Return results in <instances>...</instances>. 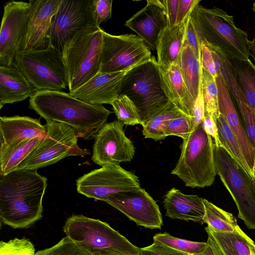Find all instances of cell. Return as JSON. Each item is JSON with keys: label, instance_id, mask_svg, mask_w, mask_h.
Masks as SVG:
<instances>
[{"label": "cell", "instance_id": "6da1fadb", "mask_svg": "<svg viewBox=\"0 0 255 255\" xmlns=\"http://www.w3.org/2000/svg\"><path fill=\"white\" fill-rule=\"evenodd\" d=\"M47 179L35 169L15 170L0 179V218L14 229L27 228L42 218Z\"/></svg>", "mask_w": 255, "mask_h": 255}, {"label": "cell", "instance_id": "7a4b0ae2", "mask_svg": "<svg viewBox=\"0 0 255 255\" xmlns=\"http://www.w3.org/2000/svg\"><path fill=\"white\" fill-rule=\"evenodd\" d=\"M29 107L46 122L69 126L85 139L95 137L111 114L102 105L86 103L62 91H37Z\"/></svg>", "mask_w": 255, "mask_h": 255}, {"label": "cell", "instance_id": "3957f363", "mask_svg": "<svg viewBox=\"0 0 255 255\" xmlns=\"http://www.w3.org/2000/svg\"><path fill=\"white\" fill-rule=\"evenodd\" d=\"M190 17L200 43H206L230 59H249L248 34L236 26L232 15L215 6L209 8L198 5Z\"/></svg>", "mask_w": 255, "mask_h": 255}, {"label": "cell", "instance_id": "277c9868", "mask_svg": "<svg viewBox=\"0 0 255 255\" xmlns=\"http://www.w3.org/2000/svg\"><path fill=\"white\" fill-rule=\"evenodd\" d=\"M178 161L171 174L186 186L204 188L212 185L217 175L214 142L204 130L202 123L183 139Z\"/></svg>", "mask_w": 255, "mask_h": 255}, {"label": "cell", "instance_id": "5b68a950", "mask_svg": "<svg viewBox=\"0 0 255 255\" xmlns=\"http://www.w3.org/2000/svg\"><path fill=\"white\" fill-rule=\"evenodd\" d=\"M103 31L100 26L91 25L78 32L65 44L62 55L69 92L99 72Z\"/></svg>", "mask_w": 255, "mask_h": 255}, {"label": "cell", "instance_id": "8992f818", "mask_svg": "<svg viewBox=\"0 0 255 255\" xmlns=\"http://www.w3.org/2000/svg\"><path fill=\"white\" fill-rule=\"evenodd\" d=\"M63 230L66 236L92 255L107 253L140 255V248L99 219L82 215H73L66 221Z\"/></svg>", "mask_w": 255, "mask_h": 255}, {"label": "cell", "instance_id": "52a82bcc", "mask_svg": "<svg viewBox=\"0 0 255 255\" xmlns=\"http://www.w3.org/2000/svg\"><path fill=\"white\" fill-rule=\"evenodd\" d=\"M121 95L127 96L135 105L141 126L166 107L170 101L161 85L154 56L126 74L121 87Z\"/></svg>", "mask_w": 255, "mask_h": 255}, {"label": "cell", "instance_id": "ba28073f", "mask_svg": "<svg viewBox=\"0 0 255 255\" xmlns=\"http://www.w3.org/2000/svg\"><path fill=\"white\" fill-rule=\"evenodd\" d=\"M217 174L235 202L238 217L255 229V175L246 170L222 145L214 144Z\"/></svg>", "mask_w": 255, "mask_h": 255}, {"label": "cell", "instance_id": "9c48e42d", "mask_svg": "<svg viewBox=\"0 0 255 255\" xmlns=\"http://www.w3.org/2000/svg\"><path fill=\"white\" fill-rule=\"evenodd\" d=\"M14 65L37 91H62L68 87L62 53L50 45L42 50L22 51Z\"/></svg>", "mask_w": 255, "mask_h": 255}, {"label": "cell", "instance_id": "30bf717a", "mask_svg": "<svg viewBox=\"0 0 255 255\" xmlns=\"http://www.w3.org/2000/svg\"><path fill=\"white\" fill-rule=\"evenodd\" d=\"M47 134L15 170L35 169L49 166L69 156L89 154L78 145L76 131L65 124L46 122Z\"/></svg>", "mask_w": 255, "mask_h": 255}, {"label": "cell", "instance_id": "8fae6325", "mask_svg": "<svg viewBox=\"0 0 255 255\" xmlns=\"http://www.w3.org/2000/svg\"><path fill=\"white\" fill-rule=\"evenodd\" d=\"M150 50L137 35H115L104 30L99 72H117L134 68L151 59Z\"/></svg>", "mask_w": 255, "mask_h": 255}, {"label": "cell", "instance_id": "7c38bea8", "mask_svg": "<svg viewBox=\"0 0 255 255\" xmlns=\"http://www.w3.org/2000/svg\"><path fill=\"white\" fill-rule=\"evenodd\" d=\"M91 25L99 26L93 0H61L52 19L50 45L62 53L66 42Z\"/></svg>", "mask_w": 255, "mask_h": 255}, {"label": "cell", "instance_id": "4fadbf2b", "mask_svg": "<svg viewBox=\"0 0 255 255\" xmlns=\"http://www.w3.org/2000/svg\"><path fill=\"white\" fill-rule=\"evenodd\" d=\"M76 186L78 193L105 201L115 193L140 188V184L134 173L120 165H109L83 175L77 179Z\"/></svg>", "mask_w": 255, "mask_h": 255}, {"label": "cell", "instance_id": "5bb4252c", "mask_svg": "<svg viewBox=\"0 0 255 255\" xmlns=\"http://www.w3.org/2000/svg\"><path fill=\"white\" fill-rule=\"evenodd\" d=\"M30 8L29 1L12 0L3 6L0 30V66L14 65L17 54L23 51Z\"/></svg>", "mask_w": 255, "mask_h": 255}, {"label": "cell", "instance_id": "9a60e30c", "mask_svg": "<svg viewBox=\"0 0 255 255\" xmlns=\"http://www.w3.org/2000/svg\"><path fill=\"white\" fill-rule=\"evenodd\" d=\"M125 124L119 121L106 123L95 137L92 159L101 166L120 165L121 162L130 161L135 148L126 135Z\"/></svg>", "mask_w": 255, "mask_h": 255}, {"label": "cell", "instance_id": "2e32d148", "mask_svg": "<svg viewBox=\"0 0 255 255\" xmlns=\"http://www.w3.org/2000/svg\"><path fill=\"white\" fill-rule=\"evenodd\" d=\"M105 202L125 215L137 226L161 229L162 215L156 202L143 188L120 192L107 197Z\"/></svg>", "mask_w": 255, "mask_h": 255}, {"label": "cell", "instance_id": "e0dca14e", "mask_svg": "<svg viewBox=\"0 0 255 255\" xmlns=\"http://www.w3.org/2000/svg\"><path fill=\"white\" fill-rule=\"evenodd\" d=\"M61 0H29L30 8L23 51L42 50L50 45L52 19Z\"/></svg>", "mask_w": 255, "mask_h": 255}, {"label": "cell", "instance_id": "ac0fdd59", "mask_svg": "<svg viewBox=\"0 0 255 255\" xmlns=\"http://www.w3.org/2000/svg\"><path fill=\"white\" fill-rule=\"evenodd\" d=\"M132 68L113 73L99 72L83 85L69 93L89 104L111 105L120 95L124 77Z\"/></svg>", "mask_w": 255, "mask_h": 255}, {"label": "cell", "instance_id": "d6986e66", "mask_svg": "<svg viewBox=\"0 0 255 255\" xmlns=\"http://www.w3.org/2000/svg\"><path fill=\"white\" fill-rule=\"evenodd\" d=\"M125 25L141 37L150 50H156L157 40L167 26L162 0H148L145 7L126 21Z\"/></svg>", "mask_w": 255, "mask_h": 255}, {"label": "cell", "instance_id": "ffe728a7", "mask_svg": "<svg viewBox=\"0 0 255 255\" xmlns=\"http://www.w3.org/2000/svg\"><path fill=\"white\" fill-rule=\"evenodd\" d=\"M216 82L220 114L224 118L237 136L247 164L252 173L255 175L254 171L255 150L249 139L230 91L222 75L216 78Z\"/></svg>", "mask_w": 255, "mask_h": 255}, {"label": "cell", "instance_id": "44dd1931", "mask_svg": "<svg viewBox=\"0 0 255 255\" xmlns=\"http://www.w3.org/2000/svg\"><path fill=\"white\" fill-rule=\"evenodd\" d=\"M46 134V127L39 119L19 116L0 118V146L17 144Z\"/></svg>", "mask_w": 255, "mask_h": 255}, {"label": "cell", "instance_id": "7402d4cb", "mask_svg": "<svg viewBox=\"0 0 255 255\" xmlns=\"http://www.w3.org/2000/svg\"><path fill=\"white\" fill-rule=\"evenodd\" d=\"M163 205L166 216L171 219L204 224L205 207L203 198L196 195L184 194L173 187L164 195Z\"/></svg>", "mask_w": 255, "mask_h": 255}, {"label": "cell", "instance_id": "603a6c76", "mask_svg": "<svg viewBox=\"0 0 255 255\" xmlns=\"http://www.w3.org/2000/svg\"><path fill=\"white\" fill-rule=\"evenodd\" d=\"M36 89L15 66H0V108L31 97Z\"/></svg>", "mask_w": 255, "mask_h": 255}, {"label": "cell", "instance_id": "cb8c5ba5", "mask_svg": "<svg viewBox=\"0 0 255 255\" xmlns=\"http://www.w3.org/2000/svg\"><path fill=\"white\" fill-rule=\"evenodd\" d=\"M161 85L168 99L181 112L192 118L194 104L187 91L178 64L167 68L157 62Z\"/></svg>", "mask_w": 255, "mask_h": 255}, {"label": "cell", "instance_id": "d4e9b609", "mask_svg": "<svg viewBox=\"0 0 255 255\" xmlns=\"http://www.w3.org/2000/svg\"><path fill=\"white\" fill-rule=\"evenodd\" d=\"M215 50L220 59L221 75L228 86L234 102L239 110L247 136L255 150V114L247 104L241 93L228 58L220 51Z\"/></svg>", "mask_w": 255, "mask_h": 255}, {"label": "cell", "instance_id": "484cf974", "mask_svg": "<svg viewBox=\"0 0 255 255\" xmlns=\"http://www.w3.org/2000/svg\"><path fill=\"white\" fill-rule=\"evenodd\" d=\"M188 19L172 28L165 27L159 35L156 60L162 67L167 68L177 61L184 43Z\"/></svg>", "mask_w": 255, "mask_h": 255}, {"label": "cell", "instance_id": "4316f807", "mask_svg": "<svg viewBox=\"0 0 255 255\" xmlns=\"http://www.w3.org/2000/svg\"><path fill=\"white\" fill-rule=\"evenodd\" d=\"M191 100L194 105L201 86L200 60L184 41L177 61Z\"/></svg>", "mask_w": 255, "mask_h": 255}, {"label": "cell", "instance_id": "83f0119b", "mask_svg": "<svg viewBox=\"0 0 255 255\" xmlns=\"http://www.w3.org/2000/svg\"><path fill=\"white\" fill-rule=\"evenodd\" d=\"M208 235L212 237L225 255H255V245L239 227L233 233H220L205 228Z\"/></svg>", "mask_w": 255, "mask_h": 255}, {"label": "cell", "instance_id": "f1b7e54d", "mask_svg": "<svg viewBox=\"0 0 255 255\" xmlns=\"http://www.w3.org/2000/svg\"><path fill=\"white\" fill-rule=\"evenodd\" d=\"M228 60L243 98L255 114V65L250 59Z\"/></svg>", "mask_w": 255, "mask_h": 255}, {"label": "cell", "instance_id": "f546056e", "mask_svg": "<svg viewBox=\"0 0 255 255\" xmlns=\"http://www.w3.org/2000/svg\"><path fill=\"white\" fill-rule=\"evenodd\" d=\"M45 136L36 137L9 146H0V176L15 170Z\"/></svg>", "mask_w": 255, "mask_h": 255}, {"label": "cell", "instance_id": "4dcf8cb0", "mask_svg": "<svg viewBox=\"0 0 255 255\" xmlns=\"http://www.w3.org/2000/svg\"><path fill=\"white\" fill-rule=\"evenodd\" d=\"M180 112H182L170 102L165 108L142 125V134L145 138L155 141L164 139L170 123Z\"/></svg>", "mask_w": 255, "mask_h": 255}, {"label": "cell", "instance_id": "1f68e13d", "mask_svg": "<svg viewBox=\"0 0 255 255\" xmlns=\"http://www.w3.org/2000/svg\"><path fill=\"white\" fill-rule=\"evenodd\" d=\"M203 202L205 207L203 222L211 229L220 233H233L240 227L236 217L232 213L204 198H203Z\"/></svg>", "mask_w": 255, "mask_h": 255}, {"label": "cell", "instance_id": "d6a6232c", "mask_svg": "<svg viewBox=\"0 0 255 255\" xmlns=\"http://www.w3.org/2000/svg\"><path fill=\"white\" fill-rule=\"evenodd\" d=\"M216 123L218 128V137L221 145L246 170L253 174L247 164L237 136L224 118L220 114L216 120Z\"/></svg>", "mask_w": 255, "mask_h": 255}, {"label": "cell", "instance_id": "836d02e7", "mask_svg": "<svg viewBox=\"0 0 255 255\" xmlns=\"http://www.w3.org/2000/svg\"><path fill=\"white\" fill-rule=\"evenodd\" d=\"M153 243L166 246L188 255H202L208 244L174 237L167 233H158L153 237Z\"/></svg>", "mask_w": 255, "mask_h": 255}, {"label": "cell", "instance_id": "e575fe53", "mask_svg": "<svg viewBox=\"0 0 255 255\" xmlns=\"http://www.w3.org/2000/svg\"><path fill=\"white\" fill-rule=\"evenodd\" d=\"M201 88L205 112L215 121L220 115L216 78L201 68Z\"/></svg>", "mask_w": 255, "mask_h": 255}, {"label": "cell", "instance_id": "d590c367", "mask_svg": "<svg viewBox=\"0 0 255 255\" xmlns=\"http://www.w3.org/2000/svg\"><path fill=\"white\" fill-rule=\"evenodd\" d=\"M111 105L118 120L127 125L140 124L137 108L127 96L120 95L113 101Z\"/></svg>", "mask_w": 255, "mask_h": 255}, {"label": "cell", "instance_id": "8d00e7d4", "mask_svg": "<svg viewBox=\"0 0 255 255\" xmlns=\"http://www.w3.org/2000/svg\"><path fill=\"white\" fill-rule=\"evenodd\" d=\"M35 255H92L75 244L67 236L62 238L56 245L42 250Z\"/></svg>", "mask_w": 255, "mask_h": 255}, {"label": "cell", "instance_id": "74e56055", "mask_svg": "<svg viewBox=\"0 0 255 255\" xmlns=\"http://www.w3.org/2000/svg\"><path fill=\"white\" fill-rule=\"evenodd\" d=\"M33 244L28 239L14 238L0 242V255H35Z\"/></svg>", "mask_w": 255, "mask_h": 255}, {"label": "cell", "instance_id": "f35d334b", "mask_svg": "<svg viewBox=\"0 0 255 255\" xmlns=\"http://www.w3.org/2000/svg\"><path fill=\"white\" fill-rule=\"evenodd\" d=\"M201 68L215 78L221 75L220 59L215 50L206 43L201 42Z\"/></svg>", "mask_w": 255, "mask_h": 255}, {"label": "cell", "instance_id": "ab89813d", "mask_svg": "<svg viewBox=\"0 0 255 255\" xmlns=\"http://www.w3.org/2000/svg\"><path fill=\"white\" fill-rule=\"evenodd\" d=\"M192 132L191 118L180 112L172 120L166 132L165 135H176L183 139L187 138Z\"/></svg>", "mask_w": 255, "mask_h": 255}, {"label": "cell", "instance_id": "60d3db41", "mask_svg": "<svg viewBox=\"0 0 255 255\" xmlns=\"http://www.w3.org/2000/svg\"><path fill=\"white\" fill-rule=\"evenodd\" d=\"M184 41L190 47L196 57L200 60L201 43L190 16L188 19L186 24Z\"/></svg>", "mask_w": 255, "mask_h": 255}, {"label": "cell", "instance_id": "b9f144b4", "mask_svg": "<svg viewBox=\"0 0 255 255\" xmlns=\"http://www.w3.org/2000/svg\"><path fill=\"white\" fill-rule=\"evenodd\" d=\"M95 14L97 24L106 21L111 18L112 0H93Z\"/></svg>", "mask_w": 255, "mask_h": 255}, {"label": "cell", "instance_id": "7bdbcfd3", "mask_svg": "<svg viewBox=\"0 0 255 255\" xmlns=\"http://www.w3.org/2000/svg\"><path fill=\"white\" fill-rule=\"evenodd\" d=\"M205 116V106L202 95L201 86L198 95L195 102L191 118L192 131L195 130L204 120Z\"/></svg>", "mask_w": 255, "mask_h": 255}, {"label": "cell", "instance_id": "ee69618b", "mask_svg": "<svg viewBox=\"0 0 255 255\" xmlns=\"http://www.w3.org/2000/svg\"><path fill=\"white\" fill-rule=\"evenodd\" d=\"M200 1V0H179L176 25L187 19Z\"/></svg>", "mask_w": 255, "mask_h": 255}, {"label": "cell", "instance_id": "f6af8a7d", "mask_svg": "<svg viewBox=\"0 0 255 255\" xmlns=\"http://www.w3.org/2000/svg\"><path fill=\"white\" fill-rule=\"evenodd\" d=\"M140 255H188L162 245L153 243L140 248Z\"/></svg>", "mask_w": 255, "mask_h": 255}, {"label": "cell", "instance_id": "bcb514c9", "mask_svg": "<svg viewBox=\"0 0 255 255\" xmlns=\"http://www.w3.org/2000/svg\"><path fill=\"white\" fill-rule=\"evenodd\" d=\"M179 0H162L164 6L167 26L172 28L176 24V19Z\"/></svg>", "mask_w": 255, "mask_h": 255}, {"label": "cell", "instance_id": "7dc6e473", "mask_svg": "<svg viewBox=\"0 0 255 255\" xmlns=\"http://www.w3.org/2000/svg\"><path fill=\"white\" fill-rule=\"evenodd\" d=\"M205 131L213 138L215 145L221 144L219 137L218 128L215 121L213 118L205 112V116L202 123Z\"/></svg>", "mask_w": 255, "mask_h": 255}, {"label": "cell", "instance_id": "c3c4849f", "mask_svg": "<svg viewBox=\"0 0 255 255\" xmlns=\"http://www.w3.org/2000/svg\"><path fill=\"white\" fill-rule=\"evenodd\" d=\"M208 236V245L202 255H225L213 238Z\"/></svg>", "mask_w": 255, "mask_h": 255}, {"label": "cell", "instance_id": "681fc988", "mask_svg": "<svg viewBox=\"0 0 255 255\" xmlns=\"http://www.w3.org/2000/svg\"><path fill=\"white\" fill-rule=\"evenodd\" d=\"M250 56L255 61V35L252 41H250Z\"/></svg>", "mask_w": 255, "mask_h": 255}, {"label": "cell", "instance_id": "f907efd6", "mask_svg": "<svg viewBox=\"0 0 255 255\" xmlns=\"http://www.w3.org/2000/svg\"><path fill=\"white\" fill-rule=\"evenodd\" d=\"M99 255H127L125 254H122V253H107V254H101Z\"/></svg>", "mask_w": 255, "mask_h": 255}, {"label": "cell", "instance_id": "816d5d0a", "mask_svg": "<svg viewBox=\"0 0 255 255\" xmlns=\"http://www.w3.org/2000/svg\"><path fill=\"white\" fill-rule=\"evenodd\" d=\"M253 10L255 13V1L253 3Z\"/></svg>", "mask_w": 255, "mask_h": 255}, {"label": "cell", "instance_id": "f5cc1de1", "mask_svg": "<svg viewBox=\"0 0 255 255\" xmlns=\"http://www.w3.org/2000/svg\"><path fill=\"white\" fill-rule=\"evenodd\" d=\"M254 173L255 174V162H254Z\"/></svg>", "mask_w": 255, "mask_h": 255}, {"label": "cell", "instance_id": "db71d44e", "mask_svg": "<svg viewBox=\"0 0 255 255\" xmlns=\"http://www.w3.org/2000/svg\"><path fill=\"white\" fill-rule=\"evenodd\" d=\"M254 253H255V245L254 246Z\"/></svg>", "mask_w": 255, "mask_h": 255}]
</instances>
